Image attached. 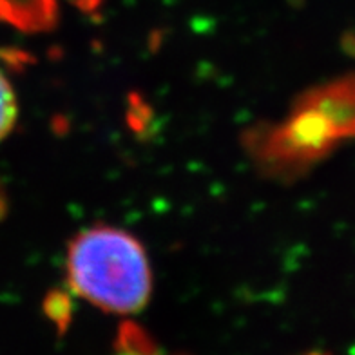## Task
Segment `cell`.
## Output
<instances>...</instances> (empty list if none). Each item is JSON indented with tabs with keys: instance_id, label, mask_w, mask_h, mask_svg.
<instances>
[{
	"instance_id": "obj_3",
	"label": "cell",
	"mask_w": 355,
	"mask_h": 355,
	"mask_svg": "<svg viewBox=\"0 0 355 355\" xmlns=\"http://www.w3.org/2000/svg\"><path fill=\"white\" fill-rule=\"evenodd\" d=\"M56 0H0V20L24 31H46L56 22Z\"/></svg>"
},
{
	"instance_id": "obj_4",
	"label": "cell",
	"mask_w": 355,
	"mask_h": 355,
	"mask_svg": "<svg viewBox=\"0 0 355 355\" xmlns=\"http://www.w3.org/2000/svg\"><path fill=\"white\" fill-rule=\"evenodd\" d=\"M112 355H182L164 350L136 324L127 322L118 334Z\"/></svg>"
},
{
	"instance_id": "obj_1",
	"label": "cell",
	"mask_w": 355,
	"mask_h": 355,
	"mask_svg": "<svg viewBox=\"0 0 355 355\" xmlns=\"http://www.w3.org/2000/svg\"><path fill=\"white\" fill-rule=\"evenodd\" d=\"M67 281L82 300L123 315L140 312L153 292L150 265L141 243L112 227L87 229L71 241Z\"/></svg>"
},
{
	"instance_id": "obj_5",
	"label": "cell",
	"mask_w": 355,
	"mask_h": 355,
	"mask_svg": "<svg viewBox=\"0 0 355 355\" xmlns=\"http://www.w3.org/2000/svg\"><path fill=\"white\" fill-rule=\"evenodd\" d=\"M17 98L10 80L0 71V141L10 135L17 122Z\"/></svg>"
},
{
	"instance_id": "obj_2",
	"label": "cell",
	"mask_w": 355,
	"mask_h": 355,
	"mask_svg": "<svg viewBox=\"0 0 355 355\" xmlns=\"http://www.w3.org/2000/svg\"><path fill=\"white\" fill-rule=\"evenodd\" d=\"M336 140L355 138V75L319 89L310 100Z\"/></svg>"
}]
</instances>
